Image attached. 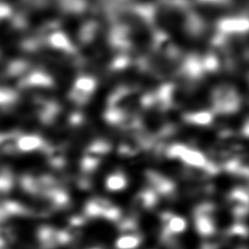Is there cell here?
I'll list each match as a JSON object with an SVG mask.
<instances>
[{
    "label": "cell",
    "instance_id": "7a4b0ae2",
    "mask_svg": "<svg viewBox=\"0 0 249 249\" xmlns=\"http://www.w3.org/2000/svg\"><path fill=\"white\" fill-rule=\"evenodd\" d=\"M126 181L122 174H113L106 180V187L111 191H119L125 187Z\"/></svg>",
    "mask_w": 249,
    "mask_h": 249
},
{
    "label": "cell",
    "instance_id": "3957f363",
    "mask_svg": "<svg viewBox=\"0 0 249 249\" xmlns=\"http://www.w3.org/2000/svg\"><path fill=\"white\" fill-rule=\"evenodd\" d=\"M139 244V238L134 235H124L117 240L118 249H133Z\"/></svg>",
    "mask_w": 249,
    "mask_h": 249
},
{
    "label": "cell",
    "instance_id": "277c9868",
    "mask_svg": "<svg viewBox=\"0 0 249 249\" xmlns=\"http://www.w3.org/2000/svg\"><path fill=\"white\" fill-rule=\"evenodd\" d=\"M168 231L173 233H179L186 229V221L179 216L170 217L167 225Z\"/></svg>",
    "mask_w": 249,
    "mask_h": 249
},
{
    "label": "cell",
    "instance_id": "5b68a950",
    "mask_svg": "<svg viewBox=\"0 0 249 249\" xmlns=\"http://www.w3.org/2000/svg\"><path fill=\"white\" fill-rule=\"evenodd\" d=\"M196 227L200 233L202 234H209L213 231V226L209 219L205 217H200L196 221Z\"/></svg>",
    "mask_w": 249,
    "mask_h": 249
},
{
    "label": "cell",
    "instance_id": "8992f818",
    "mask_svg": "<svg viewBox=\"0 0 249 249\" xmlns=\"http://www.w3.org/2000/svg\"><path fill=\"white\" fill-rule=\"evenodd\" d=\"M38 145V140L36 138H26L23 141V147L25 149H32L33 147H36Z\"/></svg>",
    "mask_w": 249,
    "mask_h": 249
},
{
    "label": "cell",
    "instance_id": "6da1fadb",
    "mask_svg": "<svg viewBox=\"0 0 249 249\" xmlns=\"http://www.w3.org/2000/svg\"><path fill=\"white\" fill-rule=\"evenodd\" d=\"M174 155L180 156L181 159L186 161L188 164L196 165V166H203L205 165V159L203 156L196 151L186 150V149H175Z\"/></svg>",
    "mask_w": 249,
    "mask_h": 249
}]
</instances>
